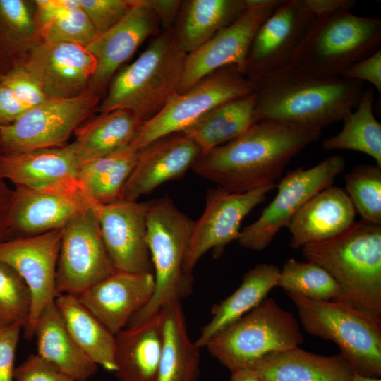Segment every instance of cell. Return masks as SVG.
<instances>
[{
  "label": "cell",
  "mask_w": 381,
  "mask_h": 381,
  "mask_svg": "<svg viewBox=\"0 0 381 381\" xmlns=\"http://www.w3.org/2000/svg\"><path fill=\"white\" fill-rule=\"evenodd\" d=\"M142 150L128 145L81 164L78 180L90 202L106 205L121 200Z\"/></svg>",
  "instance_id": "d6a6232c"
},
{
  "label": "cell",
  "mask_w": 381,
  "mask_h": 381,
  "mask_svg": "<svg viewBox=\"0 0 381 381\" xmlns=\"http://www.w3.org/2000/svg\"><path fill=\"white\" fill-rule=\"evenodd\" d=\"M252 368L262 381H352L354 374L341 353L323 356L299 347L269 353Z\"/></svg>",
  "instance_id": "484cf974"
},
{
  "label": "cell",
  "mask_w": 381,
  "mask_h": 381,
  "mask_svg": "<svg viewBox=\"0 0 381 381\" xmlns=\"http://www.w3.org/2000/svg\"><path fill=\"white\" fill-rule=\"evenodd\" d=\"M346 189L362 219L381 225V167L359 164L345 176Z\"/></svg>",
  "instance_id": "74e56055"
},
{
  "label": "cell",
  "mask_w": 381,
  "mask_h": 381,
  "mask_svg": "<svg viewBox=\"0 0 381 381\" xmlns=\"http://www.w3.org/2000/svg\"><path fill=\"white\" fill-rule=\"evenodd\" d=\"M115 270L90 206L62 229L56 272L57 296H78Z\"/></svg>",
  "instance_id": "7c38bea8"
},
{
  "label": "cell",
  "mask_w": 381,
  "mask_h": 381,
  "mask_svg": "<svg viewBox=\"0 0 381 381\" xmlns=\"http://www.w3.org/2000/svg\"><path fill=\"white\" fill-rule=\"evenodd\" d=\"M90 206L80 183L46 188L16 186L8 212L10 231L28 236L63 229Z\"/></svg>",
  "instance_id": "ac0fdd59"
},
{
  "label": "cell",
  "mask_w": 381,
  "mask_h": 381,
  "mask_svg": "<svg viewBox=\"0 0 381 381\" xmlns=\"http://www.w3.org/2000/svg\"><path fill=\"white\" fill-rule=\"evenodd\" d=\"M164 340L157 381H197L200 375V348L189 337L181 301L161 309Z\"/></svg>",
  "instance_id": "f546056e"
},
{
  "label": "cell",
  "mask_w": 381,
  "mask_h": 381,
  "mask_svg": "<svg viewBox=\"0 0 381 381\" xmlns=\"http://www.w3.org/2000/svg\"><path fill=\"white\" fill-rule=\"evenodd\" d=\"M159 24L145 0H134L130 11L117 24L86 46L96 61L90 90L107 85L147 37L158 34Z\"/></svg>",
  "instance_id": "44dd1931"
},
{
  "label": "cell",
  "mask_w": 381,
  "mask_h": 381,
  "mask_svg": "<svg viewBox=\"0 0 381 381\" xmlns=\"http://www.w3.org/2000/svg\"><path fill=\"white\" fill-rule=\"evenodd\" d=\"M80 164L71 144L0 155V174L15 186L34 188L80 183Z\"/></svg>",
  "instance_id": "603a6c76"
},
{
  "label": "cell",
  "mask_w": 381,
  "mask_h": 381,
  "mask_svg": "<svg viewBox=\"0 0 381 381\" xmlns=\"http://www.w3.org/2000/svg\"><path fill=\"white\" fill-rule=\"evenodd\" d=\"M286 294L308 334L334 341L355 373L381 377V318L344 302Z\"/></svg>",
  "instance_id": "8992f818"
},
{
  "label": "cell",
  "mask_w": 381,
  "mask_h": 381,
  "mask_svg": "<svg viewBox=\"0 0 381 381\" xmlns=\"http://www.w3.org/2000/svg\"><path fill=\"white\" fill-rule=\"evenodd\" d=\"M31 308L30 290L11 267L0 262V327L20 325L24 329Z\"/></svg>",
  "instance_id": "f35d334b"
},
{
  "label": "cell",
  "mask_w": 381,
  "mask_h": 381,
  "mask_svg": "<svg viewBox=\"0 0 381 381\" xmlns=\"http://www.w3.org/2000/svg\"><path fill=\"white\" fill-rule=\"evenodd\" d=\"M347 79L371 83L381 92V49L346 68L340 75Z\"/></svg>",
  "instance_id": "f6af8a7d"
},
{
  "label": "cell",
  "mask_w": 381,
  "mask_h": 381,
  "mask_svg": "<svg viewBox=\"0 0 381 381\" xmlns=\"http://www.w3.org/2000/svg\"><path fill=\"white\" fill-rule=\"evenodd\" d=\"M316 17L306 0H279L253 39L245 75L253 81L291 64Z\"/></svg>",
  "instance_id": "5bb4252c"
},
{
  "label": "cell",
  "mask_w": 381,
  "mask_h": 381,
  "mask_svg": "<svg viewBox=\"0 0 381 381\" xmlns=\"http://www.w3.org/2000/svg\"><path fill=\"white\" fill-rule=\"evenodd\" d=\"M246 7V0L186 1L175 33L179 44L187 54L193 52L234 22Z\"/></svg>",
  "instance_id": "836d02e7"
},
{
  "label": "cell",
  "mask_w": 381,
  "mask_h": 381,
  "mask_svg": "<svg viewBox=\"0 0 381 381\" xmlns=\"http://www.w3.org/2000/svg\"><path fill=\"white\" fill-rule=\"evenodd\" d=\"M276 186L267 185L245 193H230L219 187L209 189L203 213L193 224L184 260L186 272L192 274L208 250L219 254L226 245L238 240L243 219L265 201L267 193Z\"/></svg>",
  "instance_id": "2e32d148"
},
{
  "label": "cell",
  "mask_w": 381,
  "mask_h": 381,
  "mask_svg": "<svg viewBox=\"0 0 381 381\" xmlns=\"http://www.w3.org/2000/svg\"><path fill=\"white\" fill-rule=\"evenodd\" d=\"M26 110L11 91L0 81V126L13 123Z\"/></svg>",
  "instance_id": "7dc6e473"
},
{
  "label": "cell",
  "mask_w": 381,
  "mask_h": 381,
  "mask_svg": "<svg viewBox=\"0 0 381 381\" xmlns=\"http://www.w3.org/2000/svg\"><path fill=\"white\" fill-rule=\"evenodd\" d=\"M303 336L294 315L272 298L216 333L207 343L210 355L230 372L252 368L266 355L299 347Z\"/></svg>",
  "instance_id": "52a82bcc"
},
{
  "label": "cell",
  "mask_w": 381,
  "mask_h": 381,
  "mask_svg": "<svg viewBox=\"0 0 381 381\" xmlns=\"http://www.w3.org/2000/svg\"><path fill=\"white\" fill-rule=\"evenodd\" d=\"M380 19L339 11L316 17L292 64L315 74L338 76L380 49Z\"/></svg>",
  "instance_id": "ba28073f"
},
{
  "label": "cell",
  "mask_w": 381,
  "mask_h": 381,
  "mask_svg": "<svg viewBox=\"0 0 381 381\" xmlns=\"http://www.w3.org/2000/svg\"><path fill=\"white\" fill-rule=\"evenodd\" d=\"M13 190H10L0 174V242L11 238L8 212Z\"/></svg>",
  "instance_id": "681fc988"
},
{
  "label": "cell",
  "mask_w": 381,
  "mask_h": 381,
  "mask_svg": "<svg viewBox=\"0 0 381 381\" xmlns=\"http://www.w3.org/2000/svg\"><path fill=\"white\" fill-rule=\"evenodd\" d=\"M99 102L88 90L70 98H49L0 126V155L63 146Z\"/></svg>",
  "instance_id": "30bf717a"
},
{
  "label": "cell",
  "mask_w": 381,
  "mask_h": 381,
  "mask_svg": "<svg viewBox=\"0 0 381 381\" xmlns=\"http://www.w3.org/2000/svg\"><path fill=\"white\" fill-rule=\"evenodd\" d=\"M194 222L167 196L148 201L147 241L155 288L150 301L126 327L144 322L169 303L181 301L193 291V279L184 269Z\"/></svg>",
  "instance_id": "5b68a950"
},
{
  "label": "cell",
  "mask_w": 381,
  "mask_h": 381,
  "mask_svg": "<svg viewBox=\"0 0 381 381\" xmlns=\"http://www.w3.org/2000/svg\"><path fill=\"white\" fill-rule=\"evenodd\" d=\"M246 1V8L234 22L187 54L178 93L186 92L205 77L228 66H235L244 73L253 39L279 0Z\"/></svg>",
  "instance_id": "4fadbf2b"
},
{
  "label": "cell",
  "mask_w": 381,
  "mask_h": 381,
  "mask_svg": "<svg viewBox=\"0 0 381 381\" xmlns=\"http://www.w3.org/2000/svg\"><path fill=\"white\" fill-rule=\"evenodd\" d=\"M306 261L334 279L344 302L381 318V225L363 219L328 240L302 247Z\"/></svg>",
  "instance_id": "3957f363"
},
{
  "label": "cell",
  "mask_w": 381,
  "mask_h": 381,
  "mask_svg": "<svg viewBox=\"0 0 381 381\" xmlns=\"http://www.w3.org/2000/svg\"><path fill=\"white\" fill-rule=\"evenodd\" d=\"M352 381H381V378L366 377L354 373Z\"/></svg>",
  "instance_id": "f5cc1de1"
},
{
  "label": "cell",
  "mask_w": 381,
  "mask_h": 381,
  "mask_svg": "<svg viewBox=\"0 0 381 381\" xmlns=\"http://www.w3.org/2000/svg\"><path fill=\"white\" fill-rule=\"evenodd\" d=\"M155 288L152 272L116 270L77 297L115 335L124 329L131 317L150 301Z\"/></svg>",
  "instance_id": "ffe728a7"
},
{
  "label": "cell",
  "mask_w": 381,
  "mask_h": 381,
  "mask_svg": "<svg viewBox=\"0 0 381 381\" xmlns=\"http://www.w3.org/2000/svg\"><path fill=\"white\" fill-rule=\"evenodd\" d=\"M306 3L318 16L339 11L351 10L356 1L354 0H306Z\"/></svg>",
  "instance_id": "f907efd6"
},
{
  "label": "cell",
  "mask_w": 381,
  "mask_h": 381,
  "mask_svg": "<svg viewBox=\"0 0 381 381\" xmlns=\"http://www.w3.org/2000/svg\"><path fill=\"white\" fill-rule=\"evenodd\" d=\"M0 81L27 109L49 99L38 79L23 63L17 64L3 73Z\"/></svg>",
  "instance_id": "60d3db41"
},
{
  "label": "cell",
  "mask_w": 381,
  "mask_h": 381,
  "mask_svg": "<svg viewBox=\"0 0 381 381\" xmlns=\"http://www.w3.org/2000/svg\"><path fill=\"white\" fill-rule=\"evenodd\" d=\"M16 381H75L37 353L30 355L13 372Z\"/></svg>",
  "instance_id": "7bdbcfd3"
},
{
  "label": "cell",
  "mask_w": 381,
  "mask_h": 381,
  "mask_svg": "<svg viewBox=\"0 0 381 381\" xmlns=\"http://www.w3.org/2000/svg\"><path fill=\"white\" fill-rule=\"evenodd\" d=\"M186 55L174 32L157 35L113 78L99 111L126 109L143 123L150 119L178 93Z\"/></svg>",
  "instance_id": "277c9868"
},
{
  "label": "cell",
  "mask_w": 381,
  "mask_h": 381,
  "mask_svg": "<svg viewBox=\"0 0 381 381\" xmlns=\"http://www.w3.org/2000/svg\"><path fill=\"white\" fill-rule=\"evenodd\" d=\"M145 3L167 29L174 23L181 4L180 1L176 0H145Z\"/></svg>",
  "instance_id": "c3c4849f"
},
{
  "label": "cell",
  "mask_w": 381,
  "mask_h": 381,
  "mask_svg": "<svg viewBox=\"0 0 381 381\" xmlns=\"http://www.w3.org/2000/svg\"><path fill=\"white\" fill-rule=\"evenodd\" d=\"M254 91L253 81L236 66L222 68L186 92L174 95L143 123L129 145L143 149L160 138L183 132L215 107Z\"/></svg>",
  "instance_id": "9c48e42d"
},
{
  "label": "cell",
  "mask_w": 381,
  "mask_h": 381,
  "mask_svg": "<svg viewBox=\"0 0 381 381\" xmlns=\"http://www.w3.org/2000/svg\"><path fill=\"white\" fill-rule=\"evenodd\" d=\"M143 123L131 111L116 109L78 128L71 144L80 166L129 145Z\"/></svg>",
  "instance_id": "f1b7e54d"
},
{
  "label": "cell",
  "mask_w": 381,
  "mask_h": 381,
  "mask_svg": "<svg viewBox=\"0 0 381 381\" xmlns=\"http://www.w3.org/2000/svg\"><path fill=\"white\" fill-rule=\"evenodd\" d=\"M374 96L373 88L363 90L356 110L349 112L341 120L342 129L322 140L323 150L363 152L381 167V123L374 114Z\"/></svg>",
  "instance_id": "e575fe53"
},
{
  "label": "cell",
  "mask_w": 381,
  "mask_h": 381,
  "mask_svg": "<svg viewBox=\"0 0 381 381\" xmlns=\"http://www.w3.org/2000/svg\"><path fill=\"white\" fill-rule=\"evenodd\" d=\"M147 205L148 202L121 200L106 205L90 202L116 270L154 273L147 241Z\"/></svg>",
  "instance_id": "e0dca14e"
},
{
  "label": "cell",
  "mask_w": 381,
  "mask_h": 381,
  "mask_svg": "<svg viewBox=\"0 0 381 381\" xmlns=\"http://www.w3.org/2000/svg\"><path fill=\"white\" fill-rule=\"evenodd\" d=\"M345 166L344 158L334 155L309 169L299 167L290 171L276 186V196L258 219L241 231L238 243L253 250L267 248L281 229L288 227L306 202L333 186Z\"/></svg>",
  "instance_id": "8fae6325"
},
{
  "label": "cell",
  "mask_w": 381,
  "mask_h": 381,
  "mask_svg": "<svg viewBox=\"0 0 381 381\" xmlns=\"http://www.w3.org/2000/svg\"><path fill=\"white\" fill-rule=\"evenodd\" d=\"M40 35L39 27L23 0H0V56L28 52Z\"/></svg>",
  "instance_id": "8d00e7d4"
},
{
  "label": "cell",
  "mask_w": 381,
  "mask_h": 381,
  "mask_svg": "<svg viewBox=\"0 0 381 381\" xmlns=\"http://www.w3.org/2000/svg\"><path fill=\"white\" fill-rule=\"evenodd\" d=\"M321 132L287 122L257 121L232 140L201 153L191 169L230 193L276 184L291 159Z\"/></svg>",
  "instance_id": "6da1fadb"
},
{
  "label": "cell",
  "mask_w": 381,
  "mask_h": 381,
  "mask_svg": "<svg viewBox=\"0 0 381 381\" xmlns=\"http://www.w3.org/2000/svg\"><path fill=\"white\" fill-rule=\"evenodd\" d=\"M254 92L224 102L203 115L182 133L193 139L202 153L241 135L256 122Z\"/></svg>",
  "instance_id": "4dcf8cb0"
},
{
  "label": "cell",
  "mask_w": 381,
  "mask_h": 381,
  "mask_svg": "<svg viewBox=\"0 0 381 381\" xmlns=\"http://www.w3.org/2000/svg\"><path fill=\"white\" fill-rule=\"evenodd\" d=\"M23 63L38 79L48 98L76 97L88 91L96 61L87 49L72 43L34 44Z\"/></svg>",
  "instance_id": "d6986e66"
},
{
  "label": "cell",
  "mask_w": 381,
  "mask_h": 381,
  "mask_svg": "<svg viewBox=\"0 0 381 381\" xmlns=\"http://www.w3.org/2000/svg\"><path fill=\"white\" fill-rule=\"evenodd\" d=\"M40 35L47 43H72L85 47L97 37L92 23L80 6L41 27Z\"/></svg>",
  "instance_id": "ab89813d"
},
{
  "label": "cell",
  "mask_w": 381,
  "mask_h": 381,
  "mask_svg": "<svg viewBox=\"0 0 381 381\" xmlns=\"http://www.w3.org/2000/svg\"><path fill=\"white\" fill-rule=\"evenodd\" d=\"M61 235L59 229L0 242V262L15 270L30 292V314L23 329L27 339L34 338L40 313L57 296L56 272Z\"/></svg>",
  "instance_id": "9a60e30c"
},
{
  "label": "cell",
  "mask_w": 381,
  "mask_h": 381,
  "mask_svg": "<svg viewBox=\"0 0 381 381\" xmlns=\"http://www.w3.org/2000/svg\"><path fill=\"white\" fill-rule=\"evenodd\" d=\"M37 354L75 381H87L97 370L94 363L70 335L54 301L40 313L34 329Z\"/></svg>",
  "instance_id": "4316f807"
},
{
  "label": "cell",
  "mask_w": 381,
  "mask_h": 381,
  "mask_svg": "<svg viewBox=\"0 0 381 381\" xmlns=\"http://www.w3.org/2000/svg\"><path fill=\"white\" fill-rule=\"evenodd\" d=\"M1 74H2V73L0 72V77H1Z\"/></svg>",
  "instance_id": "db71d44e"
},
{
  "label": "cell",
  "mask_w": 381,
  "mask_h": 381,
  "mask_svg": "<svg viewBox=\"0 0 381 381\" xmlns=\"http://www.w3.org/2000/svg\"><path fill=\"white\" fill-rule=\"evenodd\" d=\"M356 214L347 193L331 186L311 198L292 218L289 246L299 248L334 238L355 222Z\"/></svg>",
  "instance_id": "cb8c5ba5"
},
{
  "label": "cell",
  "mask_w": 381,
  "mask_h": 381,
  "mask_svg": "<svg viewBox=\"0 0 381 381\" xmlns=\"http://www.w3.org/2000/svg\"><path fill=\"white\" fill-rule=\"evenodd\" d=\"M201 153L198 144L182 132L153 142L143 148L121 200L137 201L164 183L183 176Z\"/></svg>",
  "instance_id": "7402d4cb"
},
{
  "label": "cell",
  "mask_w": 381,
  "mask_h": 381,
  "mask_svg": "<svg viewBox=\"0 0 381 381\" xmlns=\"http://www.w3.org/2000/svg\"><path fill=\"white\" fill-rule=\"evenodd\" d=\"M35 4V18L39 30L61 15L80 6L78 0H37Z\"/></svg>",
  "instance_id": "bcb514c9"
},
{
  "label": "cell",
  "mask_w": 381,
  "mask_h": 381,
  "mask_svg": "<svg viewBox=\"0 0 381 381\" xmlns=\"http://www.w3.org/2000/svg\"><path fill=\"white\" fill-rule=\"evenodd\" d=\"M57 309L70 335L97 365L114 372L115 335L110 332L78 300L70 294L55 298Z\"/></svg>",
  "instance_id": "1f68e13d"
},
{
  "label": "cell",
  "mask_w": 381,
  "mask_h": 381,
  "mask_svg": "<svg viewBox=\"0 0 381 381\" xmlns=\"http://www.w3.org/2000/svg\"><path fill=\"white\" fill-rule=\"evenodd\" d=\"M277 286L315 301H337L341 289L330 274L319 265L289 259L279 271Z\"/></svg>",
  "instance_id": "d590c367"
},
{
  "label": "cell",
  "mask_w": 381,
  "mask_h": 381,
  "mask_svg": "<svg viewBox=\"0 0 381 381\" xmlns=\"http://www.w3.org/2000/svg\"><path fill=\"white\" fill-rule=\"evenodd\" d=\"M280 269L273 264L261 263L249 270L240 286L230 296L214 305L212 318L195 341L200 349L222 329L238 320L263 301L277 286Z\"/></svg>",
  "instance_id": "83f0119b"
},
{
  "label": "cell",
  "mask_w": 381,
  "mask_h": 381,
  "mask_svg": "<svg viewBox=\"0 0 381 381\" xmlns=\"http://www.w3.org/2000/svg\"><path fill=\"white\" fill-rule=\"evenodd\" d=\"M20 325L0 327V381H13L14 360Z\"/></svg>",
  "instance_id": "ee69618b"
},
{
  "label": "cell",
  "mask_w": 381,
  "mask_h": 381,
  "mask_svg": "<svg viewBox=\"0 0 381 381\" xmlns=\"http://www.w3.org/2000/svg\"><path fill=\"white\" fill-rule=\"evenodd\" d=\"M164 340L160 310L143 323L115 334L114 372L119 381H157Z\"/></svg>",
  "instance_id": "d4e9b609"
},
{
  "label": "cell",
  "mask_w": 381,
  "mask_h": 381,
  "mask_svg": "<svg viewBox=\"0 0 381 381\" xmlns=\"http://www.w3.org/2000/svg\"><path fill=\"white\" fill-rule=\"evenodd\" d=\"M253 83L256 122L278 121L321 130L353 110L363 92L362 82L315 74L292 64Z\"/></svg>",
  "instance_id": "7a4b0ae2"
},
{
  "label": "cell",
  "mask_w": 381,
  "mask_h": 381,
  "mask_svg": "<svg viewBox=\"0 0 381 381\" xmlns=\"http://www.w3.org/2000/svg\"><path fill=\"white\" fill-rule=\"evenodd\" d=\"M230 381H262L253 368H240L231 372Z\"/></svg>",
  "instance_id": "816d5d0a"
},
{
  "label": "cell",
  "mask_w": 381,
  "mask_h": 381,
  "mask_svg": "<svg viewBox=\"0 0 381 381\" xmlns=\"http://www.w3.org/2000/svg\"><path fill=\"white\" fill-rule=\"evenodd\" d=\"M92 23L97 36L117 24L130 11L134 0H78Z\"/></svg>",
  "instance_id": "b9f144b4"
}]
</instances>
